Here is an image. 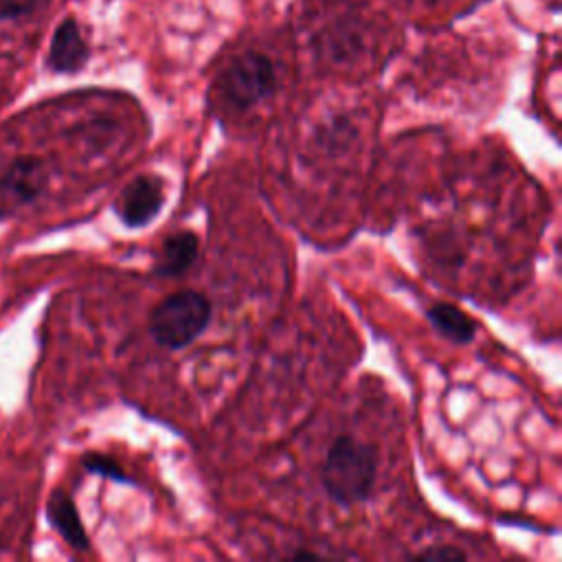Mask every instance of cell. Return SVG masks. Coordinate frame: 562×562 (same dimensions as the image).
Masks as SVG:
<instances>
[{
    "label": "cell",
    "mask_w": 562,
    "mask_h": 562,
    "mask_svg": "<svg viewBox=\"0 0 562 562\" xmlns=\"http://www.w3.org/2000/svg\"><path fill=\"white\" fill-rule=\"evenodd\" d=\"M378 476V450L373 443L351 435L331 441L323 463V485L329 498L342 507L362 503L371 496Z\"/></svg>",
    "instance_id": "6da1fadb"
},
{
    "label": "cell",
    "mask_w": 562,
    "mask_h": 562,
    "mask_svg": "<svg viewBox=\"0 0 562 562\" xmlns=\"http://www.w3.org/2000/svg\"><path fill=\"white\" fill-rule=\"evenodd\" d=\"M211 323V303L198 290H178L167 294L149 316V334L165 349L191 345Z\"/></svg>",
    "instance_id": "7a4b0ae2"
},
{
    "label": "cell",
    "mask_w": 562,
    "mask_h": 562,
    "mask_svg": "<svg viewBox=\"0 0 562 562\" xmlns=\"http://www.w3.org/2000/svg\"><path fill=\"white\" fill-rule=\"evenodd\" d=\"M277 90V66L259 48H248L228 59L217 77V92L233 110H248Z\"/></svg>",
    "instance_id": "3957f363"
},
{
    "label": "cell",
    "mask_w": 562,
    "mask_h": 562,
    "mask_svg": "<svg viewBox=\"0 0 562 562\" xmlns=\"http://www.w3.org/2000/svg\"><path fill=\"white\" fill-rule=\"evenodd\" d=\"M323 26L316 35L321 50L334 61H351L367 50L373 40V15L364 7L336 4L321 13Z\"/></svg>",
    "instance_id": "277c9868"
},
{
    "label": "cell",
    "mask_w": 562,
    "mask_h": 562,
    "mask_svg": "<svg viewBox=\"0 0 562 562\" xmlns=\"http://www.w3.org/2000/svg\"><path fill=\"white\" fill-rule=\"evenodd\" d=\"M165 204V184L158 176H136L123 187L114 202V211L127 228L149 224Z\"/></svg>",
    "instance_id": "5b68a950"
},
{
    "label": "cell",
    "mask_w": 562,
    "mask_h": 562,
    "mask_svg": "<svg viewBox=\"0 0 562 562\" xmlns=\"http://www.w3.org/2000/svg\"><path fill=\"white\" fill-rule=\"evenodd\" d=\"M88 59V44L75 20H64L50 40L48 66L55 72H75Z\"/></svg>",
    "instance_id": "8992f818"
},
{
    "label": "cell",
    "mask_w": 562,
    "mask_h": 562,
    "mask_svg": "<svg viewBox=\"0 0 562 562\" xmlns=\"http://www.w3.org/2000/svg\"><path fill=\"white\" fill-rule=\"evenodd\" d=\"M200 239L191 231H180L169 235L160 244V255L156 261L158 277H180L184 274L198 259Z\"/></svg>",
    "instance_id": "52a82bcc"
},
{
    "label": "cell",
    "mask_w": 562,
    "mask_h": 562,
    "mask_svg": "<svg viewBox=\"0 0 562 562\" xmlns=\"http://www.w3.org/2000/svg\"><path fill=\"white\" fill-rule=\"evenodd\" d=\"M46 514H48V520L50 525L55 527V531L72 547V549H79V551H86L90 547V540H88V533L81 525V518L77 514V507L72 503V498L61 492V490H55L48 498V505H46Z\"/></svg>",
    "instance_id": "ba28073f"
},
{
    "label": "cell",
    "mask_w": 562,
    "mask_h": 562,
    "mask_svg": "<svg viewBox=\"0 0 562 562\" xmlns=\"http://www.w3.org/2000/svg\"><path fill=\"white\" fill-rule=\"evenodd\" d=\"M44 182H46V173H44L42 160L35 156H24L9 167L2 180V187L18 202H31L42 191Z\"/></svg>",
    "instance_id": "9c48e42d"
},
{
    "label": "cell",
    "mask_w": 562,
    "mask_h": 562,
    "mask_svg": "<svg viewBox=\"0 0 562 562\" xmlns=\"http://www.w3.org/2000/svg\"><path fill=\"white\" fill-rule=\"evenodd\" d=\"M426 318L428 323L435 327L437 334H441L443 338L457 342V345H465L474 338L476 331V323L457 305L452 303H435L426 310Z\"/></svg>",
    "instance_id": "30bf717a"
},
{
    "label": "cell",
    "mask_w": 562,
    "mask_h": 562,
    "mask_svg": "<svg viewBox=\"0 0 562 562\" xmlns=\"http://www.w3.org/2000/svg\"><path fill=\"white\" fill-rule=\"evenodd\" d=\"M83 468L90 470V472H94V474L114 479V481H119V483H132V481L125 476L123 468H121L112 457H103V454H94V452L83 454Z\"/></svg>",
    "instance_id": "8fae6325"
},
{
    "label": "cell",
    "mask_w": 562,
    "mask_h": 562,
    "mask_svg": "<svg viewBox=\"0 0 562 562\" xmlns=\"http://www.w3.org/2000/svg\"><path fill=\"white\" fill-rule=\"evenodd\" d=\"M40 0H0V18L13 20L31 13Z\"/></svg>",
    "instance_id": "7c38bea8"
},
{
    "label": "cell",
    "mask_w": 562,
    "mask_h": 562,
    "mask_svg": "<svg viewBox=\"0 0 562 562\" xmlns=\"http://www.w3.org/2000/svg\"><path fill=\"white\" fill-rule=\"evenodd\" d=\"M415 560H465V553L457 547H432V549H426V551H419L413 555Z\"/></svg>",
    "instance_id": "4fadbf2b"
}]
</instances>
